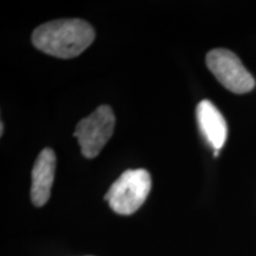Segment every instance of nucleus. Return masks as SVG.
<instances>
[{"instance_id":"4","label":"nucleus","mask_w":256,"mask_h":256,"mask_svg":"<svg viewBox=\"0 0 256 256\" xmlns=\"http://www.w3.org/2000/svg\"><path fill=\"white\" fill-rule=\"evenodd\" d=\"M206 66L218 82L235 94H246L255 87V80L232 51L214 49L208 52Z\"/></svg>"},{"instance_id":"5","label":"nucleus","mask_w":256,"mask_h":256,"mask_svg":"<svg viewBox=\"0 0 256 256\" xmlns=\"http://www.w3.org/2000/svg\"><path fill=\"white\" fill-rule=\"evenodd\" d=\"M56 168V156L51 148L40 153L32 168L31 200L34 206H43L49 200Z\"/></svg>"},{"instance_id":"3","label":"nucleus","mask_w":256,"mask_h":256,"mask_svg":"<svg viewBox=\"0 0 256 256\" xmlns=\"http://www.w3.org/2000/svg\"><path fill=\"white\" fill-rule=\"evenodd\" d=\"M115 115L110 106H100L94 113L82 119L74 136L78 139L83 156L92 159L100 154L114 132Z\"/></svg>"},{"instance_id":"2","label":"nucleus","mask_w":256,"mask_h":256,"mask_svg":"<svg viewBox=\"0 0 256 256\" xmlns=\"http://www.w3.org/2000/svg\"><path fill=\"white\" fill-rule=\"evenodd\" d=\"M151 185V176L147 170H127L114 182L104 200L119 215H132L145 203Z\"/></svg>"},{"instance_id":"6","label":"nucleus","mask_w":256,"mask_h":256,"mask_svg":"<svg viewBox=\"0 0 256 256\" xmlns=\"http://www.w3.org/2000/svg\"><path fill=\"white\" fill-rule=\"evenodd\" d=\"M196 115L204 139L215 151H220L228 136V127L223 115L209 100H203L198 104Z\"/></svg>"},{"instance_id":"1","label":"nucleus","mask_w":256,"mask_h":256,"mask_svg":"<svg viewBox=\"0 0 256 256\" xmlns=\"http://www.w3.org/2000/svg\"><path fill=\"white\" fill-rule=\"evenodd\" d=\"M94 40V28L82 19L48 22L32 34V43L38 50L58 58H74L81 55Z\"/></svg>"},{"instance_id":"7","label":"nucleus","mask_w":256,"mask_h":256,"mask_svg":"<svg viewBox=\"0 0 256 256\" xmlns=\"http://www.w3.org/2000/svg\"><path fill=\"white\" fill-rule=\"evenodd\" d=\"M0 133H2H2H4V124L2 122V130H0Z\"/></svg>"}]
</instances>
